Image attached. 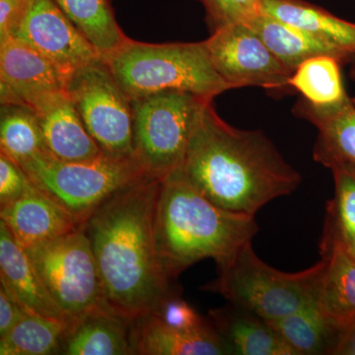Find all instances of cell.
Wrapping results in <instances>:
<instances>
[{"mask_svg": "<svg viewBox=\"0 0 355 355\" xmlns=\"http://www.w3.org/2000/svg\"><path fill=\"white\" fill-rule=\"evenodd\" d=\"M162 180L146 175L84 222L106 307L128 321L153 312L173 291L156 253L154 217Z\"/></svg>", "mask_w": 355, "mask_h": 355, "instance_id": "1", "label": "cell"}, {"mask_svg": "<svg viewBox=\"0 0 355 355\" xmlns=\"http://www.w3.org/2000/svg\"><path fill=\"white\" fill-rule=\"evenodd\" d=\"M173 174L221 209L252 216L266 203L291 195L302 181L265 132L232 127L212 101L203 106Z\"/></svg>", "mask_w": 355, "mask_h": 355, "instance_id": "2", "label": "cell"}, {"mask_svg": "<svg viewBox=\"0 0 355 355\" xmlns=\"http://www.w3.org/2000/svg\"><path fill=\"white\" fill-rule=\"evenodd\" d=\"M258 231L254 216L221 209L176 174L161 182L154 241L170 282L203 259L227 260Z\"/></svg>", "mask_w": 355, "mask_h": 355, "instance_id": "3", "label": "cell"}, {"mask_svg": "<svg viewBox=\"0 0 355 355\" xmlns=\"http://www.w3.org/2000/svg\"><path fill=\"white\" fill-rule=\"evenodd\" d=\"M104 60L130 101L172 90L212 100L233 89L217 73L205 41L148 44L128 38Z\"/></svg>", "mask_w": 355, "mask_h": 355, "instance_id": "4", "label": "cell"}, {"mask_svg": "<svg viewBox=\"0 0 355 355\" xmlns=\"http://www.w3.org/2000/svg\"><path fill=\"white\" fill-rule=\"evenodd\" d=\"M324 268L322 257L302 272H280L261 261L248 242L217 263L216 279L202 289L220 294L228 302L272 322L317 300Z\"/></svg>", "mask_w": 355, "mask_h": 355, "instance_id": "5", "label": "cell"}, {"mask_svg": "<svg viewBox=\"0 0 355 355\" xmlns=\"http://www.w3.org/2000/svg\"><path fill=\"white\" fill-rule=\"evenodd\" d=\"M18 164L39 191L80 224L116 193L147 175L135 160L107 156L65 162L42 151Z\"/></svg>", "mask_w": 355, "mask_h": 355, "instance_id": "6", "label": "cell"}, {"mask_svg": "<svg viewBox=\"0 0 355 355\" xmlns=\"http://www.w3.org/2000/svg\"><path fill=\"white\" fill-rule=\"evenodd\" d=\"M184 91H163L132 100L133 149L137 164L163 180L179 169L205 103Z\"/></svg>", "mask_w": 355, "mask_h": 355, "instance_id": "7", "label": "cell"}, {"mask_svg": "<svg viewBox=\"0 0 355 355\" xmlns=\"http://www.w3.org/2000/svg\"><path fill=\"white\" fill-rule=\"evenodd\" d=\"M26 252L51 297L70 324L89 313L108 310L99 270L83 225Z\"/></svg>", "mask_w": 355, "mask_h": 355, "instance_id": "8", "label": "cell"}, {"mask_svg": "<svg viewBox=\"0 0 355 355\" xmlns=\"http://www.w3.org/2000/svg\"><path fill=\"white\" fill-rule=\"evenodd\" d=\"M65 91L105 156L135 160L132 101L104 58H96L72 72Z\"/></svg>", "mask_w": 355, "mask_h": 355, "instance_id": "9", "label": "cell"}, {"mask_svg": "<svg viewBox=\"0 0 355 355\" xmlns=\"http://www.w3.org/2000/svg\"><path fill=\"white\" fill-rule=\"evenodd\" d=\"M205 44L217 73L233 89L246 86L272 90L291 88V72L247 24L217 30Z\"/></svg>", "mask_w": 355, "mask_h": 355, "instance_id": "10", "label": "cell"}, {"mask_svg": "<svg viewBox=\"0 0 355 355\" xmlns=\"http://www.w3.org/2000/svg\"><path fill=\"white\" fill-rule=\"evenodd\" d=\"M12 37L44 55L67 79L79 67L100 58L53 0H30Z\"/></svg>", "mask_w": 355, "mask_h": 355, "instance_id": "11", "label": "cell"}, {"mask_svg": "<svg viewBox=\"0 0 355 355\" xmlns=\"http://www.w3.org/2000/svg\"><path fill=\"white\" fill-rule=\"evenodd\" d=\"M67 78L55 64L20 40L0 41L1 104L32 109L44 98L65 90Z\"/></svg>", "mask_w": 355, "mask_h": 355, "instance_id": "12", "label": "cell"}, {"mask_svg": "<svg viewBox=\"0 0 355 355\" xmlns=\"http://www.w3.org/2000/svg\"><path fill=\"white\" fill-rule=\"evenodd\" d=\"M31 110L38 116L46 151L53 157L65 162H84L105 156L67 91L48 96Z\"/></svg>", "mask_w": 355, "mask_h": 355, "instance_id": "13", "label": "cell"}, {"mask_svg": "<svg viewBox=\"0 0 355 355\" xmlns=\"http://www.w3.org/2000/svg\"><path fill=\"white\" fill-rule=\"evenodd\" d=\"M0 220L25 250L51 241L80 227L83 224L39 191L0 209Z\"/></svg>", "mask_w": 355, "mask_h": 355, "instance_id": "14", "label": "cell"}, {"mask_svg": "<svg viewBox=\"0 0 355 355\" xmlns=\"http://www.w3.org/2000/svg\"><path fill=\"white\" fill-rule=\"evenodd\" d=\"M130 345L132 355L231 354L211 324L200 331H180L153 313L130 321Z\"/></svg>", "mask_w": 355, "mask_h": 355, "instance_id": "15", "label": "cell"}, {"mask_svg": "<svg viewBox=\"0 0 355 355\" xmlns=\"http://www.w3.org/2000/svg\"><path fill=\"white\" fill-rule=\"evenodd\" d=\"M326 260L317 303L324 317L340 331L355 324V258L342 242L322 238Z\"/></svg>", "mask_w": 355, "mask_h": 355, "instance_id": "16", "label": "cell"}, {"mask_svg": "<svg viewBox=\"0 0 355 355\" xmlns=\"http://www.w3.org/2000/svg\"><path fill=\"white\" fill-rule=\"evenodd\" d=\"M207 319L231 354L296 355L266 320L240 306L228 302L209 310Z\"/></svg>", "mask_w": 355, "mask_h": 355, "instance_id": "17", "label": "cell"}, {"mask_svg": "<svg viewBox=\"0 0 355 355\" xmlns=\"http://www.w3.org/2000/svg\"><path fill=\"white\" fill-rule=\"evenodd\" d=\"M294 112L318 128L313 157L326 167L355 170V105L350 100L336 108L322 109L300 99Z\"/></svg>", "mask_w": 355, "mask_h": 355, "instance_id": "18", "label": "cell"}, {"mask_svg": "<svg viewBox=\"0 0 355 355\" xmlns=\"http://www.w3.org/2000/svg\"><path fill=\"white\" fill-rule=\"evenodd\" d=\"M0 284L8 289L28 310L43 316L69 322L51 297L31 259L0 220Z\"/></svg>", "mask_w": 355, "mask_h": 355, "instance_id": "19", "label": "cell"}, {"mask_svg": "<svg viewBox=\"0 0 355 355\" xmlns=\"http://www.w3.org/2000/svg\"><path fill=\"white\" fill-rule=\"evenodd\" d=\"M261 11L309 33L355 60V24L305 0H261Z\"/></svg>", "mask_w": 355, "mask_h": 355, "instance_id": "20", "label": "cell"}, {"mask_svg": "<svg viewBox=\"0 0 355 355\" xmlns=\"http://www.w3.org/2000/svg\"><path fill=\"white\" fill-rule=\"evenodd\" d=\"M247 25L261 39L275 57L292 74L303 62L318 55H331L342 62H350L347 55L315 38L295 26L277 19L263 11Z\"/></svg>", "mask_w": 355, "mask_h": 355, "instance_id": "21", "label": "cell"}, {"mask_svg": "<svg viewBox=\"0 0 355 355\" xmlns=\"http://www.w3.org/2000/svg\"><path fill=\"white\" fill-rule=\"evenodd\" d=\"M62 354L132 355L130 321L109 310L89 313L70 327Z\"/></svg>", "mask_w": 355, "mask_h": 355, "instance_id": "22", "label": "cell"}, {"mask_svg": "<svg viewBox=\"0 0 355 355\" xmlns=\"http://www.w3.org/2000/svg\"><path fill=\"white\" fill-rule=\"evenodd\" d=\"M268 323L296 355L333 354L340 335V331L320 310L317 300Z\"/></svg>", "mask_w": 355, "mask_h": 355, "instance_id": "23", "label": "cell"}, {"mask_svg": "<svg viewBox=\"0 0 355 355\" xmlns=\"http://www.w3.org/2000/svg\"><path fill=\"white\" fill-rule=\"evenodd\" d=\"M104 58L120 49L128 37L116 22L111 0H53Z\"/></svg>", "mask_w": 355, "mask_h": 355, "instance_id": "24", "label": "cell"}, {"mask_svg": "<svg viewBox=\"0 0 355 355\" xmlns=\"http://www.w3.org/2000/svg\"><path fill=\"white\" fill-rule=\"evenodd\" d=\"M340 60L318 55L303 62L289 79V86L316 108L330 109L350 101L343 86Z\"/></svg>", "mask_w": 355, "mask_h": 355, "instance_id": "25", "label": "cell"}, {"mask_svg": "<svg viewBox=\"0 0 355 355\" xmlns=\"http://www.w3.org/2000/svg\"><path fill=\"white\" fill-rule=\"evenodd\" d=\"M70 327L65 320L29 313L0 338V355L62 354Z\"/></svg>", "mask_w": 355, "mask_h": 355, "instance_id": "26", "label": "cell"}, {"mask_svg": "<svg viewBox=\"0 0 355 355\" xmlns=\"http://www.w3.org/2000/svg\"><path fill=\"white\" fill-rule=\"evenodd\" d=\"M0 149L17 163L46 151L38 116L22 105L1 104Z\"/></svg>", "mask_w": 355, "mask_h": 355, "instance_id": "27", "label": "cell"}, {"mask_svg": "<svg viewBox=\"0 0 355 355\" xmlns=\"http://www.w3.org/2000/svg\"><path fill=\"white\" fill-rule=\"evenodd\" d=\"M335 180V198L328 203L324 238L336 239L349 248L355 244V170L331 168Z\"/></svg>", "mask_w": 355, "mask_h": 355, "instance_id": "28", "label": "cell"}, {"mask_svg": "<svg viewBox=\"0 0 355 355\" xmlns=\"http://www.w3.org/2000/svg\"><path fill=\"white\" fill-rule=\"evenodd\" d=\"M205 7L211 33L235 24H247L261 11V0H198Z\"/></svg>", "mask_w": 355, "mask_h": 355, "instance_id": "29", "label": "cell"}, {"mask_svg": "<svg viewBox=\"0 0 355 355\" xmlns=\"http://www.w3.org/2000/svg\"><path fill=\"white\" fill-rule=\"evenodd\" d=\"M150 313L167 326L180 331H200L210 326L207 317L198 314L195 308L181 297L177 288L173 289Z\"/></svg>", "mask_w": 355, "mask_h": 355, "instance_id": "30", "label": "cell"}, {"mask_svg": "<svg viewBox=\"0 0 355 355\" xmlns=\"http://www.w3.org/2000/svg\"><path fill=\"white\" fill-rule=\"evenodd\" d=\"M34 189L21 166L6 153H0V209L16 202Z\"/></svg>", "mask_w": 355, "mask_h": 355, "instance_id": "31", "label": "cell"}, {"mask_svg": "<svg viewBox=\"0 0 355 355\" xmlns=\"http://www.w3.org/2000/svg\"><path fill=\"white\" fill-rule=\"evenodd\" d=\"M31 311L21 304L18 299L0 284V338H4Z\"/></svg>", "mask_w": 355, "mask_h": 355, "instance_id": "32", "label": "cell"}, {"mask_svg": "<svg viewBox=\"0 0 355 355\" xmlns=\"http://www.w3.org/2000/svg\"><path fill=\"white\" fill-rule=\"evenodd\" d=\"M30 0H0V41L12 37Z\"/></svg>", "mask_w": 355, "mask_h": 355, "instance_id": "33", "label": "cell"}, {"mask_svg": "<svg viewBox=\"0 0 355 355\" xmlns=\"http://www.w3.org/2000/svg\"><path fill=\"white\" fill-rule=\"evenodd\" d=\"M333 354L355 355V324L340 333Z\"/></svg>", "mask_w": 355, "mask_h": 355, "instance_id": "34", "label": "cell"}, {"mask_svg": "<svg viewBox=\"0 0 355 355\" xmlns=\"http://www.w3.org/2000/svg\"><path fill=\"white\" fill-rule=\"evenodd\" d=\"M347 250L352 253V256L355 258V244L352 245V247L347 248Z\"/></svg>", "mask_w": 355, "mask_h": 355, "instance_id": "35", "label": "cell"}, {"mask_svg": "<svg viewBox=\"0 0 355 355\" xmlns=\"http://www.w3.org/2000/svg\"><path fill=\"white\" fill-rule=\"evenodd\" d=\"M352 77L355 80V64L354 65V67H352Z\"/></svg>", "mask_w": 355, "mask_h": 355, "instance_id": "36", "label": "cell"}, {"mask_svg": "<svg viewBox=\"0 0 355 355\" xmlns=\"http://www.w3.org/2000/svg\"><path fill=\"white\" fill-rule=\"evenodd\" d=\"M352 102H354V104L355 105V98L354 99H352Z\"/></svg>", "mask_w": 355, "mask_h": 355, "instance_id": "37", "label": "cell"}]
</instances>
